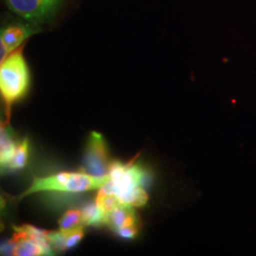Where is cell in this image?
<instances>
[{
  "label": "cell",
  "instance_id": "6da1fadb",
  "mask_svg": "<svg viewBox=\"0 0 256 256\" xmlns=\"http://www.w3.org/2000/svg\"><path fill=\"white\" fill-rule=\"evenodd\" d=\"M110 180L100 190L115 194L122 204L140 207L148 202V194L144 188L146 172L137 164L120 162L110 165Z\"/></svg>",
  "mask_w": 256,
  "mask_h": 256
},
{
  "label": "cell",
  "instance_id": "7c38bea8",
  "mask_svg": "<svg viewBox=\"0 0 256 256\" xmlns=\"http://www.w3.org/2000/svg\"><path fill=\"white\" fill-rule=\"evenodd\" d=\"M28 156V142L26 138L22 142H18L16 152L6 170H19L24 168L27 164Z\"/></svg>",
  "mask_w": 256,
  "mask_h": 256
},
{
  "label": "cell",
  "instance_id": "277c9868",
  "mask_svg": "<svg viewBox=\"0 0 256 256\" xmlns=\"http://www.w3.org/2000/svg\"><path fill=\"white\" fill-rule=\"evenodd\" d=\"M63 0H5L12 12L32 24H44L54 18Z\"/></svg>",
  "mask_w": 256,
  "mask_h": 256
},
{
  "label": "cell",
  "instance_id": "7a4b0ae2",
  "mask_svg": "<svg viewBox=\"0 0 256 256\" xmlns=\"http://www.w3.org/2000/svg\"><path fill=\"white\" fill-rule=\"evenodd\" d=\"M30 86V72L23 54V46L10 52L0 64V92L5 104L7 124L10 108L22 99Z\"/></svg>",
  "mask_w": 256,
  "mask_h": 256
},
{
  "label": "cell",
  "instance_id": "30bf717a",
  "mask_svg": "<svg viewBox=\"0 0 256 256\" xmlns=\"http://www.w3.org/2000/svg\"><path fill=\"white\" fill-rule=\"evenodd\" d=\"M0 138V164L2 169L6 170L16 152L18 144L14 140L12 130L7 122H2L1 124Z\"/></svg>",
  "mask_w": 256,
  "mask_h": 256
},
{
  "label": "cell",
  "instance_id": "52a82bcc",
  "mask_svg": "<svg viewBox=\"0 0 256 256\" xmlns=\"http://www.w3.org/2000/svg\"><path fill=\"white\" fill-rule=\"evenodd\" d=\"M12 254L16 256H54V250L50 244L41 242L20 232L16 230L10 240Z\"/></svg>",
  "mask_w": 256,
  "mask_h": 256
},
{
  "label": "cell",
  "instance_id": "8fae6325",
  "mask_svg": "<svg viewBox=\"0 0 256 256\" xmlns=\"http://www.w3.org/2000/svg\"><path fill=\"white\" fill-rule=\"evenodd\" d=\"M82 225L86 226H100L106 224V214L98 206L96 202L90 203L82 210Z\"/></svg>",
  "mask_w": 256,
  "mask_h": 256
},
{
  "label": "cell",
  "instance_id": "ba28073f",
  "mask_svg": "<svg viewBox=\"0 0 256 256\" xmlns=\"http://www.w3.org/2000/svg\"><path fill=\"white\" fill-rule=\"evenodd\" d=\"M84 236V226L81 225L68 230H58L48 232V242L54 252H64L76 246Z\"/></svg>",
  "mask_w": 256,
  "mask_h": 256
},
{
  "label": "cell",
  "instance_id": "5b68a950",
  "mask_svg": "<svg viewBox=\"0 0 256 256\" xmlns=\"http://www.w3.org/2000/svg\"><path fill=\"white\" fill-rule=\"evenodd\" d=\"M110 156L108 146L102 135L98 132H92L86 150L84 167L86 173L104 176L108 174L110 169Z\"/></svg>",
  "mask_w": 256,
  "mask_h": 256
},
{
  "label": "cell",
  "instance_id": "5bb4252c",
  "mask_svg": "<svg viewBox=\"0 0 256 256\" xmlns=\"http://www.w3.org/2000/svg\"><path fill=\"white\" fill-rule=\"evenodd\" d=\"M138 232V225L126 226L116 230V234L120 238H128V239L136 238Z\"/></svg>",
  "mask_w": 256,
  "mask_h": 256
},
{
  "label": "cell",
  "instance_id": "8992f818",
  "mask_svg": "<svg viewBox=\"0 0 256 256\" xmlns=\"http://www.w3.org/2000/svg\"><path fill=\"white\" fill-rule=\"evenodd\" d=\"M43 32V28L32 23H14L1 28L0 32V60L3 61L14 50L36 34Z\"/></svg>",
  "mask_w": 256,
  "mask_h": 256
},
{
  "label": "cell",
  "instance_id": "4fadbf2b",
  "mask_svg": "<svg viewBox=\"0 0 256 256\" xmlns=\"http://www.w3.org/2000/svg\"><path fill=\"white\" fill-rule=\"evenodd\" d=\"M82 210L77 209L66 210L62 218L58 220L59 230H68L79 227L82 225Z\"/></svg>",
  "mask_w": 256,
  "mask_h": 256
},
{
  "label": "cell",
  "instance_id": "3957f363",
  "mask_svg": "<svg viewBox=\"0 0 256 256\" xmlns=\"http://www.w3.org/2000/svg\"><path fill=\"white\" fill-rule=\"evenodd\" d=\"M110 180V174L96 176L84 172H61L45 178L34 176L30 186L19 196L18 200L36 192H82L97 190Z\"/></svg>",
  "mask_w": 256,
  "mask_h": 256
},
{
  "label": "cell",
  "instance_id": "9c48e42d",
  "mask_svg": "<svg viewBox=\"0 0 256 256\" xmlns=\"http://www.w3.org/2000/svg\"><path fill=\"white\" fill-rule=\"evenodd\" d=\"M114 232L126 226L138 225L133 207L120 203L110 210L106 216V224Z\"/></svg>",
  "mask_w": 256,
  "mask_h": 256
}]
</instances>
